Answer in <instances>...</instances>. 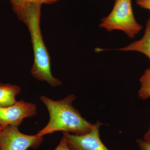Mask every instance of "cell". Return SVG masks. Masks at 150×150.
Instances as JSON below:
<instances>
[{
    "label": "cell",
    "instance_id": "14",
    "mask_svg": "<svg viewBox=\"0 0 150 150\" xmlns=\"http://www.w3.org/2000/svg\"><path fill=\"white\" fill-rule=\"evenodd\" d=\"M143 139L150 144V125L147 131L144 135Z\"/></svg>",
    "mask_w": 150,
    "mask_h": 150
},
{
    "label": "cell",
    "instance_id": "7",
    "mask_svg": "<svg viewBox=\"0 0 150 150\" xmlns=\"http://www.w3.org/2000/svg\"><path fill=\"white\" fill-rule=\"evenodd\" d=\"M112 50L123 51H137L146 55L150 60V17L148 19L143 37L128 46Z\"/></svg>",
    "mask_w": 150,
    "mask_h": 150
},
{
    "label": "cell",
    "instance_id": "11",
    "mask_svg": "<svg viewBox=\"0 0 150 150\" xmlns=\"http://www.w3.org/2000/svg\"><path fill=\"white\" fill-rule=\"evenodd\" d=\"M54 150H73L72 149L70 148L67 139L63 135V137L61 139V141L59 142V145L55 148Z\"/></svg>",
    "mask_w": 150,
    "mask_h": 150
},
{
    "label": "cell",
    "instance_id": "1",
    "mask_svg": "<svg viewBox=\"0 0 150 150\" xmlns=\"http://www.w3.org/2000/svg\"><path fill=\"white\" fill-rule=\"evenodd\" d=\"M42 4H27L13 9L19 20L27 26L31 37L34 62L30 73L38 80L46 82L53 87L62 85L51 71V56L43 40L40 27Z\"/></svg>",
    "mask_w": 150,
    "mask_h": 150
},
{
    "label": "cell",
    "instance_id": "15",
    "mask_svg": "<svg viewBox=\"0 0 150 150\" xmlns=\"http://www.w3.org/2000/svg\"><path fill=\"white\" fill-rule=\"evenodd\" d=\"M3 128H4V127H3L2 126H1V125H0V131H1V130L2 129H3Z\"/></svg>",
    "mask_w": 150,
    "mask_h": 150
},
{
    "label": "cell",
    "instance_id": "5",
    "mask_svg": "<svg viewBox=\"0 0 150 150\" xmlns=\"http://www.w3.org/2000/svg\"><path fill=\"white\" fill-rule=\"evenodd\" d=\"M37 107L32 103L23 100L9 106L0 107V125L3 127L19 126L25 118L37 115Z\"/></svg>",
    "mask_w": 150,
    "mask_h": 150
},
{
    "label": "cell",
    "instance_id": "8",
    "mask_svg": "<svg viewBox=\"0 0 150 150\" xmlns=\"http://www.w3.org/2000/svg\"><path fill=\"white\" fill-rule=\"evenodd\" d=\"M19 86L0 83V107L9 106L15 103L16 97L20 93Z\"/></svg>",
    "mask_w": 150,
    "mask_h": 150
},
{
    "label": "cell",
    "instance_id": "13",
    "mask_svg": "<svg viewBox=\"0 0 150 150\" xmlns=\"http://www.w3.org/2000/svg\"><path fill=\"white\" fill-rule=\"evenodd\" d=\"M136 3L142 8L150 11V0H136Z\"/></svg>",
    "mask_w": 150,
    "mask_h": 150
},
{
    "label": "cell",
    "instance_id": "9",
    "mask_svg": "<svg viewBox=\"0 0 150 150\" xmlns=\"http://www.w3.org/2000/svg\"><path fill=\"white\" fill-rule=\"evenodd\" d=\"M140 87L138 91V97L142 100L150 98V68L145 71L140 79Z\"/></svg>",
    "mask_w": 150,
    "mask_h": 150
},
{
    "label": "cell",
    "instance_id": "2",
    "mask_svg": "<svg viewBox=\"0 0 150 150\" xmlns=\"http://www.w3.org/2000/svg\"><path fill=\"white\" fill-rule=\"evenodd\" d=\"M76 98L74 94L58 100L45 96H40V100L49 113V120L47 125L38 132V136L43 137L57 131L81 135L91 131L94 124L87 121L75 108L73 103Z\"/></svg>",
    "mask_w": 150,
    "mask_h": 150
},
{
    "label": "cell",
    "instance_id": "6",
    "mask_svg": "<svg viewBox=\"0 0 150 150\" xmlns=\"http://www.w3.org/2000/svg\"><path fill=\"white\" fill-rule=\"evenodd\" d=\"M103 125V123L98 120L88 133L81 135L63 133V135L73 150H110L100 139V129Z\"/></svg>",
    "mask_w": 150,
    "mask_h": 150
},
{
    "label": "cell",
    "instance_id": "10",
    "mask_svg": "<svg viewBox=\"0 0 150 150\" xmlns=\"http://www.w3.org/2000/svg\"><path fill=\"white\" fill-rule=\"evenodd\" d=\"M11 4L12 9L27 4L35 3L40 4H52L58 2L60 0H9Z\"/></svg>",
    "mask_w": 150,
    "mask_h": 150
},
{
    "label": "cell",
    "instance_id": "3",
    "mask_svg": "<svg viewBox=\"0 0 150 150\" xmlns=\"http://www.w3.org/2000/svg\"><path fill=\"white\" fill-rule=\"evenodd\" d=\"M100 26L108 31H123L129 38H134L142 29L134 16L131 0H115L112 11L101 20Z\"/></svg>",
    "mask_w": 150,
    "mask_h": 150
},
{
    "label": "cell",
    "instance_id": "12",
    "mask_svg": "<svg viewBox=\"0 0 150 150\" xmlns=\"http://www.w3.org/2000/svg\"><path fill=\"white\" fill-rule=\"evenodd\" d=\"M139 150H150V144L143 139H139L136 141Z\"/></svg>",
    "mask_w": 150,
    "mask_h": 150
},
{
    "label": "cell",
    "instance_id": "4",
    "mask_svg": "<svg viewBox=\"0 0 150 150\" xmlns=\"http://www.w3.org/2000/svg\"><path fill=\"white\" fill-rule=\"evenodd\" d=\"M43 137L21 133L18 126L4 127L0 131V150H27L40 146Z\"/></svg>",
    "mask_w": 150,
    "mask_h": 150
}]
</instances>
